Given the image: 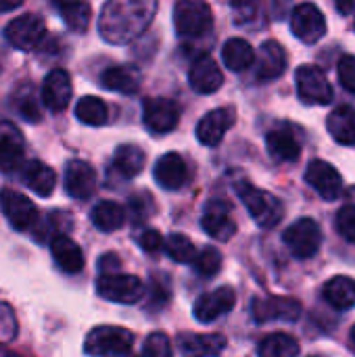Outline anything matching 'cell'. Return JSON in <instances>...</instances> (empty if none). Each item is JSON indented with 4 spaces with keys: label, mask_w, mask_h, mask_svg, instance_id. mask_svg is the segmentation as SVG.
Here are the masks:
<instances>
[{
    "label": "cell",
    "mask_w": 355,
    "mask_h": 357,
    "mask_svg": "<svg viewBox=\"0 0 355 357\" xmlns=\"http://www.w3.org/2000/svg\"><path fill=\"white\" fill-rule=\"evenodd\" d=\"M75 117L86 123V126H103L109 119V107L103 98L98 96H84L77 100L75 107Z\"/></svg>",
    "instance_id": "34"
},
{
    "label": "cell",
    "mask_w": 355,
    "mask_h": 357,
    "mask_svg": "<svg viewBox=\"0 0 355 357\" xmlns=\"http://www.w3.org/2000/svg\"><path fill=\"white\" fill-rule=\"evenodd\" d=\"M236 111L232 107H220L209 111L199 123H197V138L203 146H218L226 132L234 126Z\"/></svg>",
    "instance_id": "13"
},
{
    "label": "cell",
    "mask_w": 355,
    "mask_h": 357,
    "mask_svg": "<svg viewBox=\"0 0 355 357\" xmlns=\"http://www.w3.org/2000/svg\"><path fill=\"white\" fill-rule=\"evenodd\" d=\"M0 209L4 213V218L8 220V224L19 232H25V230H29V228H33L38 224L36 205L25 195L17 192L13 188H2V192H0Z\"/></svg>",
    "instance_id": "10"
},
{
    "label": "cell",
    "mask_w": 355,
    "mask_h": 357,
    "mask_svg": "<svg viewBox=\"0 0 355 357\" xmlns=\"http://www.w3.org/2000/svg\"><path fill=\"white\" fill-rule=\"evenodd\" d=\"M257 354L264 357H295L299 354V343L287 333H272L259 343Z\"/></svg>",
    "instance_id": "33"
},
{
    "label": "cell",
    "mask_w": 355,
    "mask_h": 357,
    "mask_svg": "<svg viewBox=\"0 0 355 357\" xmlns=\"http://www.w3.org/2000/svg\"><path fill=\"white\" fill-rule=\"evenodd\" d=\"M236 305V293L230 287H220L211 293H205L203 297L197 299L195 303V318L203 324H209L213 320H218L220 316L232 312V307Z\"/></svg>",
    "instance_id": "15"
},
{
    "label": "cell",
    "mask_w": 355,
    "mask_h": 357,
    "mask_svg": "<svg viewBox=\"0 0 355 357\" xmlns=\"http://www.w3.org/2000/svg\"><path fill=\"white\" fill-rule=\"evenodd\" d=\"M257 61V77L259 79H276L287 69V52L276 40H268L259 48Z\"/></svg>",
    "instance_id": "23"
},
{
    "label": "cell",
    "mask_w": 355,
    "mask_h": 357,
    "mask_svg": "<svg viewBox=\"0 0 355 357\" xmlns=\"http://www.w3.org/2000/svg\"><path fill=\"white\" fill-rule=\"evenodd\" d=\"M65 190L69 197L84 201L90 199L96 190V172L86 161H69L65 169Z\"/></svg>",
    "instance_id": "18"
},
{
    "label": "cell",
    "mask_w": 355,
    "mask_h": 357,
    "mask_svg": "<svg viewBox=\"0 0 355 357\" xmlns=\"http://www.w3.org/2000/svg\"><path fill=\"white\" fill-rule=\"evenodd\" d=\"M291 31L305 44H316L326 33V19L314 2H303L293 8Z\"/></svg>",
    "instance_id": "11"
},
{
    "label": "cell",
    "mask_w": 355,
    "mask_h": 357,
    "mask_svg": "<svg viewBox=\"0 0 355 357\" xmlns=\"http://www.w3.org/2000/svg\"><path fill=\"white\" fill-rule=\"evenodd\" d=\"M165 243V251L167 255L178 261V264H192L197 257V247L192 245V241L184 234H172Z\"/></svg>",
    "instance_id": "37"
},
{
    "label": "cell",
    "mask_w": 355,
    "mask_h": 357,
    "mask_svg": "<svg viewBox=\"0 0 355 357\" xmlns=\"http://www.w3.org/2000/svg\"><path fill=\"white\" fill-rule=\"evenodd\" d=\"M203 230L216 238V241H230L236 234V224L230 218V205L228 203H209L205 215L201 218Z\"/></svg>",
    "instance_id": "20"
},
{
    "label": "cell",
    "mask_w": 355,
    "mask_h": 357,
    "mask_svg": "<svg viewBox=\"0 0 355 357\" xmlns=\"http://www.w3.org/2000/svg\"><path fill=\"white\" fill-rule=\"evenodd\" d=\"M299 98L308 105H328L333 100V86L324 71L316 65H301L295 73Z\"/></svg>",
    "instance_id": "8"
},
{
    "label": "cell",
    "mask_w": 355,
    "mask_h": 357,
    "mask_svg": "<svg viewBox=\"0 0 355 357\" xmlns=\"http://www.w3.org/2000/svg\"><path fill=\"white\" fill-rule=\"evenodd\" d=\"M13 105H15V111L29 123H36L42 119V109H40V102L36 98V92L31 86H21L17 88L15 96H13Z\"/></svg>",
    "instance_id": "36"
},
{
    "label": "cell",
    "mask_w": 355,
    "mask_h": 357,
    "mask_svg": "<svg viewBox=\"0 0 355 357\" xmlns=\"http://www.w3.org/2000/svg\"><path fill=\"white\" fill-rule=\"evenodd\" d=\"M232 4V15L236 25H249L259 17L262 4L259 0H230Z\"/></svg>",
    "instance_id": "39"
},
{
    "label": "cell",
    "mask_w": 355,
    "mask_h": 357,
    "mask_svg": "<svg viewBox=\"0 0 355 357\" xmlns=\"http://www.w3.org/2000/svg\"><path fill=\"white\" fill-rule=\"evenodd\" d=\"M50 253L56 266L67 274H77L84 268V253L80 245L65 234H54L50 238Z\"/></svg>",
    "instance_id": "22"
},
{
    "label": "cell",
    "mask_w": 355,
    "mask_h": 357,
    "mask_svg": "<svg viewBox=\"0 0 355 357\" xmlns=\"http://www.w3.org/2000/svg\"><path fill=\"white\" fill-rule=\"evenodd\" d=\"M266 146H268L270 157L280 163L297 161L301 155V144L289 128H276V130L268 132Z\"/></svg>",
    "instance_id": "24"
},
{
    "label": "cell",
    "mask_w": 355,
    "mask_h": 357,
    "mask_svg": "<svg viewBox=\"0 0 355 357\" xmlns=\"http://www.w3.org/2000/svg\"><path fill=\"white\" fill-rule=\"evenodd\" d=\"M23 136L10 121H0V172H17L23 165Z\"/></svg>",
    "instance_id": "19"
},
{
    "label": "cell",
    "mask_w": 355,
    "mask_h": 357,
    "mask_svg": "<svg viewBox=\"0 0 355 357\" xmlns=\"http://www.w3.org/2000/svg\"><path fill=\"white\" fill-rule=\"evenodd\" d=\"M324 299L339 312L355 307V280L349 276H335L324 287Z\"/></svg>",
    "instance_id": "30"
},
{
    "label": "cell",
    "mask_w": 355,
    "mask_h": 357,
    "mask_svg": "<svg viewBox=\"0 0 355 357\" xmlns=\"http://www.w3.org/2000/svg\"><path fill=\"white\" fill-rule=\"evenodd\" d=\"M52 2H54V4L59 6V4H65V2H73V0H52Z\"/></svg>",
    "instance_id": "48"
},
{
    "label": "cell",
    "mask_w": 355,
    "mask_h": 357,
    "mask_svg": "<svg viewBox=\"0 0 355 357\" xmlns=\"http://www.w3.org/2000/svg\"><path fill=\"white\" fill-rule=\"evenodd\" d=\"M142 119L149 132L167 134L180 121V107L163 96H149L142 102Z\"/></svg>",
    "instance_id": "9"
},
{
    "label": "cell",
    "mask_w": 355,
    "mask_h": 357,
    "mask_svg": "<svg viewBox=\"0 0 355 357\" xmlns=\"http://www.w3.org/2000/svg\"><path fill=\"white\" fill-rule=\"evenodd\" d=\"M19 4H23V0H0V13H8L17 8Z\"/></svg>",
    "instance_id": "47"
},
{
    "label": "cell",
    "mask_w": 355,
    "mask_h": 357,
    "mask_svg": "<svg viewBox=\"0 0 355 357\" xmlns=\"http://www.w3.org/2000/svg\"><path fill=\"white\" fill-rule=\"evenodd\" d=\"M188 169L178 153H165L155 163V180L165 190H178L186 184Z\"/></svg>",
    "instance_id": "21"
},
{
    "label": "cell",
    "mask_w": 355,
    "mask_h": 357,
    "mask_svg": "<svg viewBox=\"0 0 355 357\" xmlns=\"http://www.w3.org/2000/svg\"><path fill=\"white\" fill-rule=\"evenodd\" d=\"M103 86L119 94H136L140 88V71L134 65H115L103 73Z\"/></svg>",
    "instance_id": "26"
},
{
    "label": "cell",
    "mask_w": 355,
    "mask_h": 357,
    "mask_svg": "<svg viewBox=\"0 0 355 357\" xmlns=\"http://www.w3.org/2000/svg\"><path fill=\"white\" fill-rule=\"evenodd\" d=\"M305 180H308L310 186L316 188V192L324 201H335L343 192V178H341V174L337 172L335 165H331L326 161H320V159L312 161L308 165Z\"/></svg>",
    "instance_id": "14"
},
{
    "label": "cell",
    "mask_w": 355,
    "mask_h": 357,
    "mask_svg": "<svg viewBox=\"0 0 355 357\" xmlns=\"http://www.w3.org/2000/svg\"><path fill=\"white\" fill-rule=\"evenodd\" d=\"M92 224L103 232H115L126 222V209L115 201H100L90 211Z\"/></svg>",
    "instance_id": "31"
},
{
    "label": "cell",
    "mask_w": 355,
    "mask_h": 357,
    "mask_svg": "<svg viewBox=\"0 0 355 357\" xmlns=\"http://www.w3.org/2000/svg\"><path fill=\"white\" fill-rule=\"evenodd\" d=\"M157 0H107L98 19L100 36L111 44L136 40L153 21Z\"/></svg>",
    "instance_id": "1"
},
{
    "label": "cell",
    "mask_w": 355,
    "mask_h": 357,
    "mask_svg": "<svg viewBox=\"0 0 355 357\" xmlns=\"http://www.w3.org/2000/svg\"><path fill=\"white\" fill-rule=\"evenodd\" d=\"M144 163H146L144 153L136 144H121L113 157V167L123 178H136L144 169Z\"/></svg>",
    "instance_id": "32"
},
{
    "label": "cell",
    "mask_w": 355,
    "mask_h": 357,
    "mask_svg": "<svg viewBox=\"0 0 355 357\" xmlns=\"http://www.w3.org/2000/svg\"><path fill=\"white\" fill-rule=\"evenodd\" d=\"M59 15L63 17L65 25L71 29V31H86L88 29V23H90V17H92V8L86 0H73V2H65V4H59Z\"/></svg>",
    "instance_id": "35"
},
{
    "label": "cell",
    "mask_w": 355,
    "mask_h": 357,
    "mask_svg": "<svg viewBox=\"0 0 355 357\" xmlns=\"http://www.w3.org/2000/svg\"><path fill=\"white\" fill-rule=\"evenodd\" d=\"M178 347L186 356H218L226 347V339L222 335H195L182 333L178 337Z\"/></svg>",
    "instance_id": "28"
},
{
    "label": "cell",
    "mask_w": 355,
    "mask_h": 357,
    "mask_svg": "<svg viewBox=\"0 0 355 357\" xmlns=\"http://www.w3.org/2000/svg\"><path fill=\"white\" fill-rule=\"evenodd\" d=\"M21 180L38 197H50L56 184L54 169L42 161H27L25 165H21Z\"/></svg>",
    "instance_id": "25"
},
{
    "label": "cell",
    "mask_w": 355,
    "mask_h": 357,
    "mask_svg": "<svg viewBox=\"0 0 355 357\" xmlns=\"http://www.w3.org/2000/svg\"><path fill=\"white\" fill-rule=\"evenodd\" d=\"M337 230L345 241L355 245V205H347L337 213Z\"/></svg>",
    "instance_id": "41"
},
{
    "label": "cell",
    "mask_w": 355,
    "mask_h": 357,
    "mask_svg": "<svg viewBox=\"0 0 355 357\" xmlns=\"http://www.w3.org/2000/svg\"><path fill=\"white\" fill-rule=\"evenodd\" d=\"M341 15H352L355 10V0H335Z\"/></svg>",
    "instance_id": "46"
},
{
    "label": "cell",
    "mask_w": 355,
    "mask_h": 357,
    "mask_svg": "<svg viewBox=\"0 0 355 357\" xmlns=\"http://www.w3.org/2000/svg\"><path fill=\"white\" fill-rule=\"evenodd\" d=\"M138 243H140L142 251H146V253H157V251L163 247V236H161V232H157V230H144V232L140 234Z\"/></svg>",
    "instance_id": "44"
},
{
    "label": "cell",
    "mask_w": 355,
    "mask_h": 357,
    "mask_svg": "<svg viewBox=\"0 0 355 357\" xmlns=\"http://www.w3.org/2000/svg\"><path fill=\"white\" fill-rule=\"evenodd\" d=\"M236 195L245 203L249 215L262 228H274L282 220V215H285L282 203L272 192L259 190V188H255L249 182H239L236 184Z\"/></svg>",
    "instance_id": "2"
},
{
    "label": "cell",
    "mask_w": 355,
    "mask_h": 357,
    "mask_svg": "<svg viewBox=\"0 0 355 357\" xmlns=\"http://www.w3.org/2000/svg\"><path fill=\"white\" fill-rule=\"evenodd\" d=\"M188 82H190V88L195 92H199V94H213L224 84V73H222L220 65L209 54H201L190 65Z\"/></svg>",
    "instance_id": "16"
},
{
    "label": "cell",
    "mask_w": 355,
    "mask_h": 357,
    "mask_svg": "<svg viewBox=\"0 0 355 357\" xmlns=\"http://www.w3.org/2000/svg\"><path fill=\"white\" fill-rule=\"evenodd\" d=\"M328 134L345 146L355 144V109L352 105H341L331 111L326 119Z\"/></svg>",
    "instance_id": "27"
},
{
    "label": "cell",
    "mask_w": 355,
    "mask_h": 357,
    "mask_svg": "<svg viewBox=\"0 0 355 357\" xmlns=\"http://www.w3.org/2000/svg\"><path fill=\"white\" fill-rule=\"evenodd\" d=\"M176 31L184 38H201L213 27V13L205 0H178L174 6Z\"/></svg>",
    "instance_id": "3"
},
{
    "label": "cell",
    "mask_w": 355,
    "mask_h": 357,
    "mask_svg": "<svg viewBox=\"0 0 355 357\" xmlns=\"http://www.w3.org/2000/svg\"><path fill=\"white\" fill-rule=\"evenodd\" d=\"M96 293L113 303H123V305H132L136 301L142 299L144 295V284L140 278L132 276V274H103L96 280Z\"/></svg>",
    "instance_id": "5"
},
{
    "label": "cell",
    "mask_w": 355,
    "mask_h": 357,
    "mask_svg": "<svg viewBox=\"0 0 355 357\" xmlns=\"http://www.w3.org/2000/svg\"><path fill=\"white\" fill-rule=\"evenodd\" d=\"M100 270H103V274H109V272H113V270H117L119 266H121V261L117 259V255H113V253H109V255H105L103 259H100Z\"/></svg>",
    "instance_id": "45"
},
{
    "label": "cell",
    "mask_w": 355,
    "mask_h": 357,
    "mask_svg": "<svg viewBox=\"0 0 355 357\" xmlns=\"http://www.w3.org/2000/svg\"><path fill=\"white\" fill-rule=\"evenodd\" d=\"M352 341H354V345H355V326L352 328Z\"/></svg>",
    "instance_id": "49"
},
{
    "label": "cell",
    "mask_w": 355,
    "mask_h": 357,
    "mask_svg": "<svg viewBox=\"0 0 355 357\" xmlns=\"http://www.w3.org/2000/svg\"><path fill=\"white\" fill-rule=\"evenodd\" d=\"M142 354L151 357H169L172 356V341L165 333H153L146 337L142 345Z\"/></svg>",
    "instance_id": "40"
},
{
    "label": "cell",
    "mask_w": 355,
    "mask_h": 357,
    "mask_svg": "<svg viewBox=\"0 0 355 357\" xmlns=\"http://www.w3.org/2000/svg\"><path fill=\"white\" fill-rule=\"evenodd\" d=\"M253 318L259 324L266 322H295L301 316V303L293 297H257L251 303Z\"/></svg>",
    "instance_id": "12"
},
{
    "label": "cell",
    "mask_w": 355,
    "mask_h": 357,
    "mask_svg": "<svg viewBox=\"0 0 355 357\" xmlns=\"http://www.w3.org/2000/svg\"><path fill=\"white\" fill-rule=\"evenodd\" d=\"M222 59L224 65L232 71H245L255 63V50L253 46L243 38H230L222 46Z\"/></svg>",
    "instance_id": "29"
},
{
    "label": "cell",
    "mask_w": 355,
    "mask_h": 357,
    "mask_svg": "<svg viewBox=\"0 0 355 357\" xmlns=\"http://www.w3.org/2000/svg\"><path fill=\"white\" fill-rule=\"evenodd\" d=\"M134 335L121 326H96L88 333L84 349L88 356H126L134 347Z\"/></svg>",
    "instance_id": "4"
},
{
    "label": "cell",
    "mask_w": 355,
    "mask_h": 357,
    "mask_svg": "<svg viewBox=\"0 0 355 357\" xmlns=\"http://www.w3.org/2000/svg\"><path fill=\"white\" fill-rule=\"evenodd\" d=\"M17 326H15V318L13 312L8 310V305L0 303V343H6L15 337Z\"/></svg>",
    "instance_id": "43"
},
{
    "label": "cell",
    "mask_w": 355,
    "mask_h": 357,
    "mask_svg": "<svg viewBox=\"0 0 355 357\" xmlns=\"http://www.w3.org/2000/svg\"><path fill=\"white\" fill-rule=\"evenodd\" d=\"M6 42L17 50H33L46 36V23L40 15L25 13L15 17L4 29Z\"/></svg>",
    "instance_id": "7"
},
{
    "label": "cell",
    "mask_w": 355,
    "mask_h": 357,
    "mask_svg": "<svg viewBox=\"0 0 355 357\" xmlns=\"http://www.w3.org/2000/svg\"><path fill=\"white\" fill-rule=\"evenodd\" d=\"M337 69H339V82L343 84V88L355 94V56L352 54L341 56Z\"/></svg>",
    "instance_id": "42"
},
{
    "label": "cell",
    "mask_w": 355,
    "mask_h": 357,
    "mask_svg": "<svg viewBox=\"0 0 355 357\" xmlns=\"http://www.w3.org/2000/svg\"><path fill=\"white\" fill-rule=\"evenodd\" d=\"M282 241L297 259H310L322 245V230L312 218H301L285 230Z\"/></svg>",
    "instance_id": "6"
},
{
    "label": "cell",
    "mask_w": 355,
    "mask_h": 357,
    "mask_svg": "<svg viewBox=\"0 0 355 357\" xmlns=\"http://www.w3.org/2000/svg\"><path fill=\"white\" fill-rule=\"evenodd\" d=\"M71 100V77L65 69H52L42 84V102L52 113H61Z\"/></svg>",
    "instance_id": "17"
},
{
    "label": "cell",
    "mask_w": 355,
    "mask_h": 357,
    "mask_svg": "<svg viewBox=\"0 0 355 357\" xmlns=\"http://www.w3.org/2000/svg\"><path fill=\"white\" fill-rule=\"evenodd\" d=\"M192 264H195L197 274H201L205 278H211L222 268V253L216 247H205L201 253H197V257H195Z\"/></svg>",
    "instance_id": "38"
}]
</instances>
